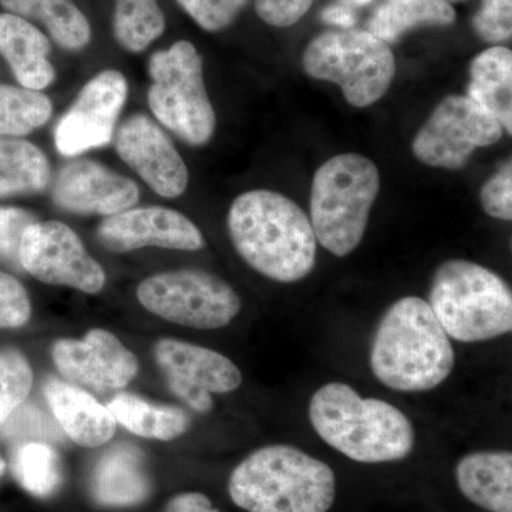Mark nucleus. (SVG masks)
Here are the masks:
<instances>
[{
    "label": "nucleus",
    "instance_id": "nucleus-1",
    "mask_svg": "<svg viewBox=\"0 0 512 512\" xmlns=\"http://www.w3.org/2000/svg\"><path fill=\"white\" fill-rule=\"evenodd\" d=\"M228 231L245 262L272 281L292 284L315 268L318 241L311 220L279 192L239 195L229 208Z\"/></svg>",
    "mask_w": 512,
    "mask_h": 512
},
{
    "label": "nucleus",
    "instance_id": "nucleus-2",
    "mask_svg": "<svg viewBox=\"0 0 512 512\" xmlns=\"http://www.w3.org/2000/svg\"><path fill=\"white\" fill-rule=\"evenodd\" d=\"M450 338L417 296L394 302L377 325L370 367L380 383L397 392H429L453 372Z\"/></svg>",
    "mask_w": 512,
    "mask_h": 512
},
{
    "label": "nucleus",
    "instance_id": "nucleus-3",
    "mask_svg": "<svg viewBox=\"0 0 512 512\" xmlns=\"http://www.w3.org/2000/svg\"><path fill=\"white\" fill-rule=\"evenodd\" d=\"M309 419L320 439L357 463L403 460L414 447L413 424L383 400L365 399L345 383H328L313 394Z\"/></svg>",
    "mask_w": 512,
    "mask_h": 512
},
{
    "label": "nucleus",
    "instance_id": "nucleus-4",
    "mask_svg": "<svg viewBox=\"0 0 512 512\" xmlns=\"http://www.w3.org/2000/svg\"><path fill=\"white\" fill-rule=\"evenodd\" d=\"M229 495L248 512H328L335 474L305 451L274 444L254 451L234 471Z\"/></svg>",
    "mask_w": 512,
    "mask_h": 512
},
{
    "label": "nucleus",
    "instance_id": "nucleus-5",
    "mask_svg": "<svg viewBox=\"0 0 512 512\" xmlns=\"http://www.w3.org/2000/svg\"><path fill=\"white\" fill-rule=\"evenodd\" d=\"M431 311L458 342H484L512 330V293L500 275L466 259L437 268L429 293Z\"/></svg>",
    "mask_w": 512,
    "mask_h": 512
},
{
    "label": "nucleus",
    "instance_id": "nucleus-6",
    "mask_svg": "<svg viewBox=\"0 0 512 512\" xmlns=\"http://www.w3.org/2000/svg\"><path fill=\"white\" fill-rule=\"evenodd\" d=\"M379 191V168L360 154H340L320 165L309 218L316 241L340 258L352 254L365 237Z\"/></svg>",
    "mask_w": 512,
    "mask_h": 512
},
{
    "label": "nucleus",
    "instance_id": "nucleus-7",
    "mask_svg": "<svg viewBox=\"0 0 512 512\" xmlns=\"http://www.w3.org/2000/svg\"><path fill=\"white\" fill-rule=\"evenodd\" d=\"M303 69L312 79L338 84L346 101L363 109L390 89L396 60L372 33L345 29L315 37L303 53Z\"/></svg>",
    "mask_w": 512,
    "mask_h": 512
},
{
    "label": "nucleus",
    "instance_id": "nucleus-8",
    "mask_svg": "<svg viewBox=\"0 0 512 512\" xmlns=\"http://www.w3.org/2000/svg\"><path fill=\"white\" fill-rule=\"evenodd\" d=\"M151 83L148 106L156 119L191 146H204L214 136L212 107L198 50L187 40L160 50L148 63Z\"/></svg>",
    "mask_w": 512,
    "mask_h": 512
},
{
    "label": "nucleus",
    "instance_id": "nucleus-9",
    "mask_svg": "<svg viewBox=\"0 0 512 512\" xmlns=\"http://www.w3.org/2000/svg\"><path fill=\"white\" fill-rule=\"evenodd\" d=\"M137 298L154 315L194 329L224 328L241 311V299L227 282L197 269L150 276L138 285Z\"/></svg>",
    "mask_w": 512,
    "mask_h": 512
},
{
    "label": "nucleus",
    "instance_id": "nucleus-10",
    "mask_svg": "<svg viewBox=\"0 0 512 512\" xmlns=\"http://www.w3.org/2000/svg\"><path fill=\"white\" fill-rule=\"evenodd\" d=\"M504 128L483 107L467 96L451 94L437 104L413 140V154L429 167L460 170L474 151L490 147L503 137Z\"/></svg>",
    "mask_w": 512,
    "mask_h": 512
},
{
    "label": "nucleus",
    "instance_id": "nucleus-11",
    "mask_svg": "<svg viewBox=\"0 0 512 512\" xmlns=\"http://www.w3.org/2000/svg\"><path fill=\"white\" fill-rule=\"evenodd\" d=\"M22 269L49 285H63L84 293H99L106 274L89 255L76 232L57 221L35 222L20 244Z\"/></svg>",
    "mask_w": 512,
    "mask_h": 512
},
{
    "label": "nucleus",
    "instance_id": "nucleus-12",
    "mask_svg": "<svg viewBox=\"0 0 512 512\" xmlns=\"http://www.w3.org/2000/svg\"><path fill=\"white\" fill-rule=\"evenodd\" d=\"M127 93L126 77L117 70H104L93 77L57 123V151L64 157H76L107 146L114 136Z\"/></svg>",
    "mask_w": 512,
    "mask_h": 512
},
{
    "label": "nucleus",
    "instance_id": "nucleus-13",
    "mask_svg": "<svg viewBox=\"0 0 512 512\" xmlns=\"http://www.w3.org/2000/svg\"><path fill=\"white\" fill-rule=\"evenodd\" d=\"M116 150L127 165L165 198H177L188 185V170L170 137L144 114H134L117 131Z\"/></svg>",
    "mask_w": 512,
    "mask_h": 512
},
{
    "label": "nucleus",
    "instance_id": "nucleus-14",
    "mask_svg": "<svg viewBox=\"0 0 512 512\" xmlns=\"http://www.w3.org/2000/svg\"><path fill=\"white\" fill-rule=\"evenodd\" d=\"M59 372L96 390L121 389L136 377V356L113 333L93 329L83 339L57 340L52 349Z\"/></svg>",
    "mask_w": 512,
    "mask_h": 512
},
{
    "label": "nucleus",
    "instance_id": "nucleus-15",
    "mask_svg": "<svg viewBox=\"0 0 512 512\" xmlns=\"http://www.w3.org/2000/svg\"><path fill=\"white\" fill-rule=\"evenodd\" d=\"M100 244L111 252H131L144 247L198 251L204 237L181 212L163 207L130 208L111 215L97 229Z\"/></svg>",
    "mask_w": 512,
    "mask_h": 512
},
{
    "label": "nucleus",
    "instance_id": "nucleus-16",
    "mask_svg": "<svg viewBox=\"0 0 512 512\" xmlns=\"http://www.w3.org/2000/svg\"><path fill=\"white\" fill-rule=\"evenodd\" d=\"M57 207L76 214L111 217L130 210L140 198L137 184L90 160L64 165L53 187Z\"/></svg>",
    "mask_w": 512,
    "mask_h": 512
},
{
    "label": "nucleus",
    "instance_id": "nucleus-17",
    "mask_svg": "<svg viewBox=\"0 0 512 512\" xmlns=\"http://www.w3.org/2000/svg\"><path fill=\"white\" fill-rule=\"evenodd\" d=\"M154 355L167 380L212 393H231L242 383V373L228 357L175 339L157 343Z\"/></svg>",
    "mask_w": 512,
    "mask_h": 512
},
{
    "label": "nucleus",
    "instance_id": "nucleus-18",
    "mask_svg": "<svg viewBox=\"0 0 512 512\" xmlns=\"http://www.w3.org/2000/svg\"><path fill=\"white\" fill-rule=\"evenodd\" d=\"M43 393L64 433L82 447H100L109 443L116 420L109 409L73 384L50 379Z\"/></svg>",
    "mask_w": 512,
    "mask_h": 512
},
{
    "label": "nucleus",
    "instance_id": "nucleus-19",
    "mask_svg": "<svg viewBox=\"0 0 512 512\" xmlns=\"http://www.w3.org/2000/svg\"><path fill=\"white\" fill-rule=\"evenodd\" d=\"M0 55L26 89L40 92L55 80L49 39L29 20L0 13Z\"/></svg>",
    "mask_w": 512,
    "mask_h": 512
},
{
    "label": "nucleus",
    "instance_id": "nucleus-20",
    "mask_svg": "<svg viewBox=\"0 0 512 512\" xmlns=\"http://www.w3.org/2000/svg\"><path fill=\"white\" fill-rule=\"evenodd\" d=\"M461 493L490 512H512V454L477 451L461 458L456 470Z\"/></svg>",
    "mask_w": 512,
    "mask_h": 512
},
{
    "label": "nucleus",
    "instance_id": "nucleus-21",
    "mask_svg": "<svg viewBox=\"0 0 512 512\" xmlns=\"http://www.w3.org/2000/svg\"><path fill=\"white\" fill-rule=\"evenodd\" d=\"M92 490L97 503L127 507L146 500L150 480L138 448L121 444L111 448L94 468Z\"/></svg>",
    "mask_w": 512,
    "mask_h": 512
},
{
    "label": "nucleus",
    "instance_id": "nucleus-22",
    "mask_svg": "<svg viewBox=\"0 0 512 512\" xmlns=\"http://www.w3.org/2000/svg\"><path fill=\"white\" fill-rule=\"evenodd\" d=\"M467 97L491 114L504 131L512 133V52L494 46L484 50L470 67Z\"/></svg>",
    "mask_w": 512,
    "mask_h": 512
},
{
    "label": "nucleus",
    "instance_id": "nucleus-23",
    "mask_svg": "<svg viewBox=\"0 0 512 512\" xmlns=\"http://www.w3.org/2000/svg\"><path fill=\"white\" fill-rule=\"evenodd\" d=\"M0 5L19 18L43 23L63 49H83L92 39L89 20L72 0H0Z\"/></svg>",
    "mask_w": 512,
    "mask_h": 512
},
{
    "label": "nucleus",
    "instance_id": "nucleus-24",
    "mask_svg": "<svg viewBox=\"0 0 512 512\" xmlns=\"http://www.w3.org/2000/svg\"><path fill=\"white\" fill-rule=\"evenodd\" d=\"M456 20V10L446 0H383L367 23V32L393 45L419 26H448Z\"/></svg>",
    "mask_w": 512,
    "mask_h": 512
},
{
    "label": "nucleus",
    "instance_id": "nucleus-25",
    "mask_svg": "<svg viewBox=\"0 0 512 512\" xmlns=\"http://www.w3.org/2000/svg\"><path fill=\"white\" fill-rule=\"evenodd\" d=\"M107 409L121 426L146 439L174 440L190 427V416L178 407L156 406L130 393L114 397Z\"/></svg>",
    "mask_w": 512,
    "mask_h": 512
},
{
    "label": "nucleus",
    "instance_id": "nucleus-26",
    "mask_svg": "<svg viewBox=\"0 0 512 512\" xmlns=\"http://www.w3.org/2000/svg\"><path fill=\"white\" fill-rule=\"evenodd\" d=\"M50 181V164L39 147L16 137H0V198L35 194Z\"/></svg>",
    "mask_w": 512,
    "mask_h": 512
},
{
    "label": "nucleus",
    "instance_id": "nucleus-27",
    "mask_svg": "<svg viewBox=\"0 0 512 512\" xmlns=\"http://www.w3.org/2000/svg\"><path fill=\"white\" fill-rule=\"evenodd\" d=\"M52 101L37 90L0 84V137H19L45 126Z\"/></svg>",
    "mask_w": 512,
    "mask_h": 512
},
{
    "label": "nucleus",
    "instance_id": "nucleus-28",
    "mask_svg": "<svg viewBox=\"0 0 512 512\" xmlns=\"http://www.w3.org/2000/svg\"><path fill=\"white\" fill-rule=\"evenodd\" d=\"M113 28L124 49L140 53L163 35L165 19L157 0H116Z\"/></svg>",
    "mask_w": 512,
    "mask_h": 512
},
{
    "label": "nucleus",
    "instance_id": "nucleus-29",
    "mask_svg": "<svg viewBox=\"0 0 512 512\" xmlns=\"http://www.w3.org/2000/svg\"><path fill=\"white\" fill-rule=\"evenodd\" d=\"M12 470L19 484L36 497H47L59 487V457L46 443H25L13 454Z\"/></svg>",
    "mask_w": 512,
    "mask_h": 512
},
{
    "label": "nucleus",
    "instance_id": "nucleus-30",
    "mask_svg": "<svg viewBox=\"0 0 512 512\" xmlns=\"http://www.w3.org/2000/svg\"><path fill=\"white\" fill-rule=\"evenodd\" d=\"M32 384L28 360L16 350H0V426L25 403Z\"/></svg>",
    "mask_w": 512,
    "mask_h": 512
},
{
    "label": "nucleus",
    "instance_id": "nucleus-31",
    "mask_svg": "<svg viewBox=\"0 0 512 512\" xmlns=\"http://www.w3.org/2000/svg\"><path fill=\"white\" fill-rule=\"evenodd\" d=\"M0 436L13 441L43 443L62 440V431L49 414L35 404L23 403L0 426Z\"/></svg>",
    "mask_w": 512,
    "mask_h": 512
},
{
    "label": "nucleus",
    "instance_id": "nucleus-32",
    "mask_svg": "<svg viewBox=\"0 0 512 512\" xmlns=\"http://www.w3.org/2000/svg\"><path fill=\"white\" fill-rule=\"evenodd\" d=\"M202 29L217 32L234 22L248 0H177Z\"/></svg>",
    "mask_w": 512,
    "mask_h": 512
},
{
    "label": "nucleus",
    "instance_id": "nucleus-33",
    "mask_svg": "<svg viewBox=\"0 0 512 512\" xmlns=\"http://www.w3.org/2000/svg\"><path fill=\"white\" fill-rule=\"evenodd\" d=\"M35 222L33 214L22 208H0V261L12 268L22 269L19 261L20 244L26 229Z\"/></svg>",
    "mask_w": 512,
    "mask_h": 512
},
{
    "label": "nucleus",
    "instance_id": "nucleus-34",
    "mask_svg": "<svg viewBox=\"0 0 512 512\" xmlns=\"http://www.w3.org/2000/svg\"><path fill=\"white\" fill-rule=\"evenodd\" d=\"M474 30L488 43L511 39L512 0H483L473 19Z\"/></svg>",
    "mask_w": 512,
    "mask_h": 512
},
{
    "label": "nucleus",
    "instance_id": "nucleus-35",
    "mask_svg": "<svg viewBox=\"0 0 512 512\" xmlns=\"http://www.w3.org/2000/svg\"><path fill=\"white\" fill-rule=\"evenodd\" d=\"M32 313L28 292L18 279L0 271V328H20Z\"/></svg>",
    "mask_w": 512,
    "mask_h": 512
},
{
    "label": "nucleus",
    "instance_id": "nucleus-36",
    "mask_svg": "<svg viewBox=\"0 0 512 512\" xmlns=\"http://www.w3.org/2000/svg\"><path fill=\"white\" fill-rule=\"evenodd\" d=\"M481 205L490 217L512 220V163L500 168L481 188Z\"/></svg>",
    "mask_w": 512,
    "mask_h": 512
},
{
    "label": "nucleus",
    "instance_id": "nucleus-37",
    "mask_svg": "<svg viewBox=\"0 0 512 512\" xmlns=\"http://www.w3.org/2000/svg\"><path fill=\"white\" fill-rule=\"evenodd\" d=\"M313 0H255L259 18L276 28L295 25L311 9Z\"/></svg>",
    "mask_w": 512,
    "mask_h": 512
},
{
    "label": "nucleus",
    "instance_id": "nucleus-38",
    "mask_svg": "<svg viewBox=\"0 0 512 512\" xmlns=\"http://www.w3.org/2000/svg\"><path fill=\"white\" fill-rule=\"evenodd\" d=\"M168 384H170L171 390L195 412L207 413L214 406L211 393L207 390L198 389V387L190 386V384L175 382V380H168Z\"/></svg>",
    "mask_w": 512,
    "mask_h": 512
},
{
    "label": "nucleus",
    "instance_id": "nucleus-39",
    "mask_svg": "<svg viewBox=\"0 0 512 512\" xmlns=\"http://www.w3.org/2000/svg\"><path fill=\"white\" fill-rule=\"evenodd\" d=\"M165 512H221L212 507L210 498L201 493H184L168 501Z\"/></svg>",
    "mask_w": 512,
    "mask_h": 512
},
{
    "label": "nucleus",
    "instance_id": "nucleus-40",
    "mask_svg": "<svg viewBox=\"0 0 512 512\" xmlns=\"http://www.w3.org/2000/svg\"><path fill=\"white\" fill-rule=\"evenodd\" d=\"M322 20L328 25L350 29L356 25V13L348 3H335L323 9Z\"/></svg>",
    "mask_w": 512,
    "mask_h": 512
},
{
    "label": "nucleus",
    "instance_id": "nucleus-41",
    "mask_svg": "<svg viewBox=\"0 0 512 512\" xmlns=\"http://www.w3.org/2000/svg\"><path fill=\"white\" fill-rule=\"evenodd\" d=\"M373 0H345V3H348L350 6H365L369 5Z\"/></svg>",
    "mask_w": 512,
    "mask_h": 512
},
{
    "label": "nucleus",
    "instance_id": "nucleus-42",
    "mask_svg": "<svg viewBox=\"0 0 512 512\" xmlns=\"http://www.w3.org/2000/svg\"><path fill=\"white\" fill-rule=\"evenodd\" d=\"M5 467V461H3L2 458H0V476H2L3 471H5Z\"/></svg>",
    "mask_w": 512,
    "mask_h": 512
}]
</instances>
